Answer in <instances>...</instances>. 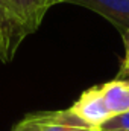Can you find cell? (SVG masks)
Here are the masks:
<instances>
[{"label":"cell","instance_id":"obj_1","mask_svg":"<svg viewBox=\"0 0 129 131\" xmlns=\"http://www.w3.org/2000/svg\"><path fill=\"white\" fill-rule=\"evenodd\" d=\"M78 119H81L84 124H87L88 127H93L97 128L106 122L111 116L103 96H102V92H100V85L99 87H91L88 90H85L81 98L78 99L70 108H68Z\"/></svg>","mask_w":129,"mask_h":131},{"label":"cell","instance_id":"obj_6","mask_svg":"<svg viewBox=\"0 0 129 131\" xmlns=\"http://www.w3.org/2000/svg\"><path fill=\"white\" fill-rule=\"evenodd\" d=\"M43 131H99L78 119L68 108L61 111L41 113Z\"/></svg>","mask_w":129,"mask_h":131},{"label":"cell","instance_id":"obj_3","mask_svg":"<svg viewBox=\"0 0 129 131\" xmlns=\"http://www.w3.org/2000/svg\"><path fill=\"white\" fill-rule=\"evenodd\" d=\"M24 26L11 11L6 0H0V40L6 53L8 61H11L20 46V43L28 37Z\"/></svg>","mask_w":129,"mask_h":131},{"label":"cell","instance_id":"obj_5","mask_svg":"<svg viewBox=\"0 0 129 131\" xmlns=\"http://www.w3.org/2000/svg\"><path fill=\"white\" fill-rule=\"evenodd\" d=\"M100 92L111 116H119L129 111V81L112 79L100 85Z\"/></svg>","mask_w":129,"mask_h":131},{"label":"cell","instance_id":"obj_7","mask_svg":"<svg viewBox=\"0 0 129 131\" xmlns=\"http://www.w3.org/2000/svg\"><path fill=\"white\" fill-rule=\"evenodd\" d=\"M99 131H129V111L109 117L99 127Z\"/></svg>","mask_w":129,"mask_h":131},{"label":"cell","instance_id":"obj_4","mask_svg":"<svg viewBox=\"0 0 129 131\" xmlns=\"http://www.w3.org/2000/svg\"><path fill=\"white\" fill-rule=\"evenodd\" d=\"M6 2L29 35L40 28L46 12L50 8L47 0H6Z\"/></svg>","mask_w":129,"mask_h":131},{"label":"cell","instance_id":"obj_2","mask_svg":"<svg viewBox=\"0 0 129 131\" xmlns=\"http://www.w3.org/2000/svg\"><path fill=\"white\" fill-rule=\"evenodd\" d=\"M61 3L79 5L100 14L122 35L129 29V0H61Z\"/></svg>","mask_w":129,"mask_h":131},{"label":"cell","instance_id":"obj_11","mask_svg":"<svg viewBox=\"0 0 129 131\" xmlns=\"http://www.w3.org/2000/svg\"><path fill=\"white\" fill-rule=\"evenodd\" d=\"M47 3H49V6L52 8L53 5H58V3H61V0H47Z\"/></svg>","mask_w":129,"mask_h":131},{"label":"cell","instance_id":"obj_8","mask_svg":"<svg viewBox=\"0 0 129 131\" xmlns=\"http://www.w3.org/2000/svg\"><path fill=\"white\" fill-rule=\"evenodd\" d=\"M12 131H43V122H41V113H35L26 116L20 124L15 125Z\"/></svg>","mask_w":129,"mask_h":131},{"label":"cell","instance_id":"obj_9","mask_svg":"<svg viewBox=\"0 0 129 131\" xmlns=\"http://www.w3.org/2000/svg\"><path fill=\"white\" fill-rule=\"evenodd\" d=\"M123 41H125V49H126V55H125V61H123V70L129 76V29L123 34Z\"/></svg>","mask_w":129,"mask_h":131},{"label":"cell","instance_id":"obj_10","mask_svg":"<svg viewBox=\"0 0 129 131\" xmlns=\"http://www.w3.org/2000/svg\"><path fill=\"white\" fill-rule=\"evenodd\" d=\"M0 60L3 63H8V58H6V53H5V49H3V44H2V40H0Z\"/></svg>","mask_w":129,"mask_h":131}]
</instances>
